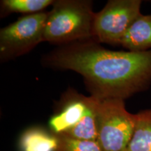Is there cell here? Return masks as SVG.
Returning a JSON list of instances; mask_svg holds the SVG:
<instances>
[{
    "instance_id": "obj_1",
    "label": "cell",
    "mask_w": 151,
    "mask_h": 151,
    "mask_svg": "<svg viewBox=\"0 0 151 151\" xmlns=\"http://www.w3.org/2000/svg\"><path fill=\"white\" fill-rule=\"evenodd\" d=\"M41 63L81 74L90 96L99 101L125 100L151 86V50H111L90 39L58 46L44 55Z\"/></svg>"
},
{
    "instance_id": "obj_2",
    "label": "cell",
    "mask_w": 151,
    "mask_h": 151,
    "mask_svg": "<svg viewBox=\"0 0 151 151\" xmlns=\"http://www.w3.org/2000/svg\"><path fill=\"white\" fill-rule=\"evenodd\" d=\"M90 0H56L48 12L43 40L57 46L92 39L95 13Z\"/></svg>"
},
{
    "instance_id": "obj_3",
    "label": "cell",
    "mask_w": 151,
    "mask_h": 151,
    "mask_svg": "<svg viewBox=\"0 0 151 151\" xmlns=\"http://www.w3.org/2000/svg\"><path fill=\"white\" fill-rule=\"evenodd\" d=\"M96 124L97 143L102 151H127L134 129L135 114L127 110L124 100L99 101Z\"/></svg>"
},
{
    "instance_id": "obj_4",
    "label": "cell",
    "mask_w": 151,
    "mask_h": 151,
    "mask_svg": "<svg viewBox=\"0 0 151 151\" xmlns=\"http://www.w3.org/2000/svg\"><path fill=\"white\" fill-rule=\"evenodd\" d=\"M141 0H109L95 13L92 39L99 43L120 46L130 26L141 14Z\"/></svg>"
},
{
    "instance_id": "obj_5",
    "label": "cell",
    "mask_w": 151,
    "mask_h": 151,
    "mask_svg": "<svg viewBox=\"0 0 151 151\" xmlns=\"http://www.w3.org/2000/svg\"><path fill=\"white\" fill-rule=\"evenodd\" d=\"M48 12L25 15L0 29V60L16 59L44 42L45 24Z\"/></svg>"
},
{
    "instance_id": "obj_6",
    "label": "cell",
    "mask_w": 151,
    "mask_h": 151,
    "mask_svg": "<svg viewBox=\"0 0 151 151\" xmlns=\"http://www.w3.org/2000/svg\"><path fill=\"white\" fill-rule=\"evenodd\" d=\"M99 101L69 88L62 94L49 120L50 132L55 135L66 133L83 120L97 107Z\"/></svg>"
},
{
    "instance_id": "obj_7",
    "label": "cell",
    "mask_w": 151,
    "mask_h": 151,
    "mask_svg": "<svg viewBox=\"0 0 151 151\" xmlns=\"http://www.w3.org/2000/svg\"><path fill=\"white\" fill-rule=\"evenodd\" d=\"M127 51L151 50V14H141L130 26L120 43Z\"/></svg>"
},
{
    "instance_id": "obj_8",
    "label": "cell",
    "mask_w": 151,
    "mask_h": 151,
    "mask_svg": "<svg viewBox=\"0 0 151 151\" xmlns=\"http://www.w3.org/2000/svg\"><path fill=\"white\" fill-rule=\"evenodd\" d=\"M57 146V136L37 127L26 129L19 141L20 151H55Z\"/></svg>"
},
{
    "instance_id": "obj_9",
    "label": "cell",
    "mask_w": 151,
    "mask_h": 151,
    "mask_svg": "<svg viewBox=\"0 0 151 151\" xmlns=\"http://www.w3.org/2000/svg\"><path fill=\"white\" fill-rule=\"evenodd\" d=\"M127 151H151V109L135 114V125Z\"/></svg>"
},
{
    "instance_id": "obj_10",
    "label": "cell",
    "mask_w": 151,
    "mask_h": 151,
    "mask_svg": "<svg viewBox=\"0 0 151 151\" xmlns=\"http://www.w3.org/2000/svg\"><path fill=\"white\" fill-rule=\"evenodd\" d=\"M54 2V0H1L0 1V14L2 18L12 13L27 15L37 14L42 12Z\"/></svg>"
},
{
    "instance_id": "obj_11",
    "label": "cell",
    "mask_w": 151,
    "mask_h": 151,
    "mask_svg": "<svg viewBox=\"0 0 151 151\" xmlns=\"http://www.w3.org/2000/svg\"><path fill=\"white\" fill-rule=\"evenodd\" d=\"M56 136L58 146L55 151H102L97 141L78 140L63 135Z\"/></svg>"
}]
</instances>
